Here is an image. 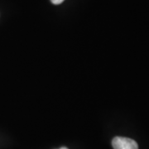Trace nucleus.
Returning <instances> with one entry per match:
<instances>
[{
	"label": "nucleus",
	"mask_w": 149,
	"mask_h": 149,
	"mask_svg": "<svg viewBox=\"0 0 149 149\" xmlns=\"http://www.w3.org/2000/svg\"><path fill=\"white\" fill-rule=\"evenodd\" d=\"M113 149H139V145L136 141L128 138L115 137L112 140Z\"/></svg>",
	"instance_id": "1"
},
{
	"label": "nucleus",
	"mask_w": 149,
	"mask_h": 149,
	"mask_svg": "<svg viewBox=\"0 0 149 149\" xmlns=\"http://www.w3.org/2000/svg\"><path fill=\"white\" fill-rule=\"evenodd\" d=\"M52 1V3H53V4H61V3H63L65 0H51Z\"/></svg>",
	"instance_id": "2"
},
{
	"label": "nucleus",
	"mask_w": 149,
	"mask_h": 149,
	"mask_svg": "<svg viewBox=\"0 0 149 149\" xmlns=\"http://www.w3.org/2000/svg\"><path fill=\"white\" fill-rule=\"evenodd\" d=\"M59 149H68L67 148H65V147H62V148H61Z\"/></svg>",
	"instance_id": "3"
}]
</instances>
